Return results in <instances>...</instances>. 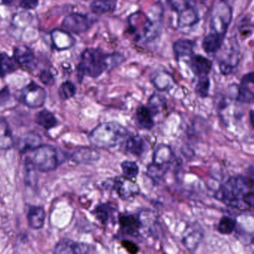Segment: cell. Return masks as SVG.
<instances>
[{
    "label": "cell",
    "instance_id": "cell-30",
    "mask_svg": "<svg viewBox=\"0 0 254 254\" xmlns=\"http://www.w3.org/2000/svg\"><path fill=\"white\" fill-rule=\"evenodd\" d=\"M169 169V167L158 166V165L151 163L147 167L146 174L148 178H151L153 182L155 183V184H159L164 178Z\"/></svg>",
    "mask_w": 254,
    "mask_h": 254
},
{
    "label": "cell",
    "instance_id": "cell-33",
    "mask_svg": "<svg viewBox=\"0 0 254 254\" xmlns=\"http://www.w3.org/2000/svg\"><path fill=\"white\" fill-rule=\"evenodd\" d=\"M236 220L230 216L224 215L218 221L217 230L222 235H230L236 230Z\"/></svg>",
    "mask_w": 254,
    "mask_h": 254
},
{
    "label": "cell",
    "instance_id": "cell-18",
    "mask_svg": "<svg viewBox=\"0 0 254 254\" xmlns=\"http://www.w3.org/2000/svg\"><path fill=\"white\" fill-rule=\"evenodd\" d=\"M100 153L91 147H81L72 154V160L80 164H93L100 159Z\"/></svg>",
    "mask_w": 254,
    "mask_h": 254
},
{
    "label": "cell",
    "instance_id": "cell-3",
    "mask_svg": "<svg viewBox=\"0 0 254 254\" xmlns=\"http://www.w3.org/2000/svg\"><path fill=\"white\" fill-rule=\"evenodd\" d=\"M130 132L125 126L116 122L101 123L89 135L93 146L99 148H111L123 143Z\"/></svg>",
    "mask_w": 254,
    "mask_h": 254
},
{
    "label": "cell",
    "instance_id": "cell-32",
    "mask_svg": "<svg viewBox=\"0 0 254 254\" xmlns=\"http://www.w3.org/2000/svg\"><path fill=\"white\" fill-rule=\"evenodd\" d=\"M148 108L151 111L153 117L163 112L166 108V101L165 98L160 95L153 94L148 100Z\"/></svg>",
    "mask_w": 254,
    "mask_h": 254
},
{
    "label": "cell",
    "instance_id": "cell-6",
    "mask_svg": "<svg viewBox=\"0 0 254 254\" xmlns=\"http://www.w3.org/2000/svg\"><path fill=\"white\" fill-rule=\"evenodd\" d=\"M233 17L231 7L224 1H219L214 5L211 14L209 33L225 38Z\"/></svg>",
    "mask_w": 254,
    "mask_h": 254
},
{
    "label": "cell",
    "instance_id": "cell-29",
    "mask_svg": "<svg viewBox=\"0 0 254 254\" xmlns=\"http://www.w3.org/2000/svg\"><path fill=\"white\" fill-rule=\"evenodd\" d=\"M36 122L39 126L47 130L53 128L57 126L58 121L53 113L47 110H44L37 114Z\"/></svg>",
    "mask_w": 254,
    "mask_h": 254
},
{
    "label": "cell",
    "instance_id": "cell-14",
    "mask_svg": "<svg viewBox=\"0 0 254 254\" xmlns=\"http://www.w3.org/2000/svg\"><path fill=\"white\" fill-rule=\"evenodd\" d=\"M253 85H254V72H251L244 75L243 78H242L240 85L238 87L236 100L241 103H253L254 99Z\"/></svg>",
    "mask_w": 254,
    "mask_h": 254
},
{
    "label": "cell",
    "instance_id": "cell-10",
    "mask_svg": "<svg viewBox=\"0 0 254 254\" xmlns=\"http://www.w3.org/2000/svg\"><path fill=\"white\" fill-rule=\"evenodd\" d=\"M93 20L87 16L72 13L64 19L62 26L71 33L81 34L88 31L93 26Z\"/></svg>",
    "mask_w": 254,
    "mask_h": 254
},
{
    "label": "cell",
    "instance_id": "cell-12",
    "mask_svg": "<svg viewBox=\"0 0 254 254\" xmlns=\"http://www.w3.org/2000/svg\"><path fill=\"white\" fill-rule=\"evenodd\" d=\"M118 222L122 232L126 236L138 237L140 236L141 224L138 215L121 213L118 216Z\"/></svg>",
    "mask_w": 254,
    "mask_h": 254
},
{
    "label": "cell",
    "instance_id": "cell-4",
    "mask_svg": "<svg viewBox=\"0 0 254 254\" xmlns=\"http://www.w3.org/2000/svg\"><path fill=\"white\" fill-rule=\"evenodd\" d=\"M164 8L160 2H156L147 14L141 13V29L136 32L137 40L151 42L160 36L163 27Z\"/></svg>",
    "mask_w": 254,
    "mask_h": 254
},
{
    "label": "cell",
    "instance_id": "cell-17",
    "mask_svg": "<svg viewBox=\"0 0 254 254\" xmlns=\"http://www.w3.org/2000/svg\"><path fill=\"white\" fill-rule=\"evenodd\" d=\"M190 66L193 73L200 78L208 76L212 70V62L203 56L193 54L190 59Z\"/></svg>",
    "mask_w": 254,
    "mask_h": 254
},
{
    "label": "cell",
    "instance_id": "cell-45",
    "mask_svg": "<svg viewBox=\"0 0 254 254\" xmlns=\"http://www.w3.org/2000/svg\"><path fill=\"white\" fill-rule=\"evenodd\" d=\"M14 0H2V2H4L5 4H10L11 3V2H13Z\"/></svg>",
    "mask_w": 254,
    "mask_h": 254
},
{
    "label": "cell",
    "instance_id": "cell-28",
    "mask_svg": "<svg viewBox=\"0 0 254 254\" xmlns=\"http://www.w3.org/2000/svg\"><path fill=\"white\" fill-rule=\"evenodd\" d=\"M114 211V207L110 203H101L95 208L93 213L101 224L105 225L111 219Z\"/></svg>",
    "mask_w": 254,
    "mask_h": 254
},
{
    "label": "cell",
    "instance_id": "cell-15",
    "mask_svg": "<svg viewBox=\"0 0 254 254\" xmlns=\"http://www.w3.org/2000/svg\"><path fill=\"white\" fill-rule=\"evenodd\" d=\"M13 59L20 66L28 69H34L37 64L35 53L26 46H19L16 47L14 50Z\"/></svg>",
    "mask_w": 254,
    "mask_h": 254
},
{
    "label": "cell",
    "instance_id": "cell-34",
    "mask_svg": "<svg viewBox=\"0 0 254 254\" xmlns=\"http://www.w3.org/2000/svg\"><path fill=\"white\" fill-rule=\"evenodd\" d=\"M15 61L5 53L0 54V78L11 73L15 70Z\"/></svg>",
    "mask_w": 254,
    "mask_h": 254
},
{
    "label": "cell",
    "instance_id": "cell-44",
    "mask_svg": "<svg viewBox=\"0 0 254 254\" xmlns=\"http://www.w3.org/2000/svg\"><path fill=\"white\" fill-rule=\"evenodd\" d=\"M253 119H254V111L251 110V112H250V122H251V126H253V124H254Z\"/></svg>",
    "mask_w": 254,
    "mask_h": 254
},
{
    "label": "cell",
    "instance_id": "cell-27",
    "mask_svg": "<svg viewBox=\"0 0 254 254\" xmlns=\"http://www.w3.org/2000/svg\"><path fill=\"white\" fill-rule=\"evenodd\" d=\"M224 41V38L212 33H209L203 39L202 47L207 54H215L221 49Z\"/></svg>",
    "mask_w": 254,
    "mask_h": 254
},
{
    "label": "cell",
    "instance_id": "cell-40",
    "mask_svg": "<svg viewBox=\"0 0 254 254\" xmlns=\"http://www.w3.org/2000/svg\"><path fill=\"white\" fill-rule=\"evenodd\" d=\"M121 245L123 248L130 254H137L139 251V248L138 245L132 241L126 240H126L122 241Z\"/></svg>",
    "mask_w": 254,
    "mask_h": 254
},
{
    "label": "cell",
    "instance_id": "cell-21",
    "mask_svg": "<svg viewBox=\"0 0 254 254\" xmlns=\"http://www.w3.org/2000/svg\"><path fill=\"white\" fill-rule=\"evenodd\" d=\"M135 119L139 127L144 130H151L154 127V117L148 106L138 107L135 112Z\"/></svg>",
    "mask_w": 254,
    "mask_h": 254
},
{
    "label": "cell",
    "instance_id": "cell-42",
    "mask_svg": "<svg viewBox=\"0 0 254 254\" xmlns=\"http://www.w3.org/2000/svg\"><path fill=\"white\" fill-rule=\"evenodd\" d=\"M39 0H22L20 6L27 10H34L38 8Z\"/></svg>",
    "mask_w": 254,
    "mask_h": 254
},
{
    "label": "cell",
    "instance_id": "cell-38",
    "mask_svg": "<svg viewBox=\"0 0 254 254\" xmlns=\"http://www.w3.org/2000/svg\"><path fill=\"white\" fill-rule=\"evenodd\" d=\"M76 88L70 81L64 82L59 88V96L63 100H67L75 96Z\"/></svg>",
    "mask_w": 254,
    "mask_h": 254
},
{
    "label": "cell",
    "instance_id": "cell-20",
    "mask_svg": "<svg viewBox=\"0 0 254 254\" xmlns=\"http://www.w3.org/2000/svg\"><path fill=\"white\" fill-rule=\"evenodd\" d=\"M42 143V138L35 132L25 133L19 139L18 149L20 152L26 153L38 148Z\"/></svg>",
    "mask_w": 254,
    "mask_h": 254
},
{
    "label": "cell",
    "instance_id": "cell-8",
    "mask_svg": "<svg viewBox=\"0 0 254 254\" xmlns=\"http://www.w3.org/2000/svg\"><path fill=\"white\" fill-rule=\"evenodd\" d=\"M112 187L120 198L125 201H132L140 192L138 184L124 176L116 177Z\"/></svg>",
    "mask_w": 254,
    "mask_h": 254
},
{
    "label": "cell",
    "instance_id": "cell-7",
    "mask_svg": "<svg viewBox=\"0 0 254 254\" xmlns=\"http://www.w3.org/2000/svg\"><path fill=\"white\" fill-rule=\"evenodd\" d=\"M32 151V157L29 159L35 169L41 172H51L56 170L59 166V155L54 147L41 145Z\"/></svg>",
    "mask_w": 254,
    "mask_h": 254
},
{
    "label": "cell",
    "instance_id": "cell-11",
    "mask_svg": "<svg viewBox=\"0 0 254 254\" xmlns=\"http://www.w3.org/2000/svg\"><path fill=\"white\" fill-rule=\"evenodd\" d=\"M138 217L141 224L140 233L142 231L143 233H146L147 236L158 238L160 225L155 213L152 211L145 209L139 212Z\"/></svg>",
    "mask_w": 254,
    "mask_h": 254
},
{
    "label": "cell",
    "instance_id": "cell-37",
    "mask_svg": "<svg viewBox=\"0 0 254 254\" xmlns=\"http://www.w3.org/2000/svg\"><path fill=\"white\" fill-rule=\"evenodd\" d=\"M210 84V80L208 76L200 77L196 84V93L202 99L207 97L209 96Z\"/></svg>",
    "mask_w": 254,
    "mask_h": 254
},
{
    "label": "cell",
    "instance_id": "cell-5",
    "mask_svg": "<svg viewBox=\"0 0 254 254\" xmlns=\"http://www.w3.org/2000/svg\"><path fill=\"white\" fill-rule=\"evenodd\" d=\"M167 4L178 14L179 29L192 27L200 20L198 11L191 0H167Z\"/></svg>",
    "mask_w": 254,
    "mask_h": 254
},
{
    "label": "cell",
    "instance_id": "cell-2",
    "mask_svg": "<svg viewBox=\"0 0 254 254\" xmlns=\"http://www.w3.org/2000/svg\"><path fill=\"white\" fill-rule=\"evenodd\" d=\"M124 61V56L120 53L105 54L98 49H87L81 54V62L77 66L78 80L81 82L86 75L98 78L105 71L120 66Z\"/></svg>",
    "mask_w": 254,
    "mask_h": 254
},
{
    "label": "cell",
    "instance_id": "cell-23",
    "mask_svg": "<svg viewBox=\"0 0 254 254\" xmlns=\"http://www.w3.org/2000/svg\"><path fill=\"white\" fill-rule=\"evenodd\" d=\"M194 42L188 39H181L174 44L173 50L176 59L191 56L194 53Z\"/></svg>",
    "mask_w": 254,
    "mask_h": 254
},
{
    "label": "cell",
    "instance_id": "cell-26",
    "mask_svg": "<svg viewBox=\"0 0 254 254\" xmlns=\"http://www.w3.org/2000/svg\"><path fill=\"white\" fill-rule=\"evenodd\" d=\"M12 133L8 123L4 119L0 118V149L8 150L12 148Z\"/></svg>",
    "mask_w": 254,
    "mask_h": 254
},
{
    "label": "cell",
    "instance_id": "cell-35",
    "mask_svg": "<svg viewBox=\"0 0 254 254\" xmlns=\"http://www.w3.org/2000/svg\"><path fill=\"white\" fill-rule=\"evenodd\" d=\"M122 171H123V176L128 179L135 181L139 174V167L136 162L131 161V160H125L122 162L121 165Z\"/></svg>",
    "mask_w": 254,
    "mask_h": 254
},
{
    "label": "cell",
    "instance_id": "cell-13",
    "mask_svg": "<svg viewBox=\"0 0 254 254\" xmlns=\"http://www.w3.org/2000/svg\"><path fill=\"white\" fill-rule=\"evenodd\" d=\"M93 247L88 244L77 243L69 239H63L55 248L56 254H89L93 251Z\"/></svg>",
    "mask_w": 254,
    "mask_h": 254
},
{
    "label": "cell",
    "instance_id": "cell-1",
    "mask_svg": "<svg viewBox=\"0 0 254 254\" xmlns=\"http://www.w3.org/2000/svg\"><path fill=\"white\" fill-rule=\"evenodd\" d=\"M215 197L227 206L239 210L252 209L254 204L253 178L243 175L230 177L220 186Z\"/></svg>",
    "mask_w": 254,
    "mask_h": 254
},
{
    "label": "cell",
    "instance_id": "cell-16",
    "mask_svg": "<svg viewBox=\"0 0 254 254\" xmlns=\"http://www.w3.org/2000/svg\"><path fill=\"white\" fill-rule=\"evenodd\" d=\"M124 142L126 151L135 157H142L148 148L146 141L139 134H129Z\"/></svg>",
    "mask_w": 254,
    "mask_h": 254
},
{
    "label": "cell",
    "instance_id": "cell-41",
    "mask_svg": "<svg viewBox=\"0 0 254 254\" xmlns=\"http://www.w3.org/2000/svg\"><path fill=\"white\" fill-rule=\"evenodd\" d=\"M40 80L41 82L44 83L45 85L52 86L54 84L55 78L51 73L48 71L43 70L41 71L39 75Z\"/></svg>",
    "mask_w": 254,
    "mask_h": 254
},
{
    "label": "cell",
    "instance_id": "cell-36",
    "mask_svg": "<svg viewBox=\"0 0 254 254\" xmlns=\"http://www.w3.org/2000/svg\"><path fill=\"white\" fill-rule=\"evenodd\" d=\"M172 79L170 75L166 72H160L152 78V83L155 86L156 88L159 90L164 91L169 89L172 86Z\"/></svg>",
    "mask_w": 254,
    "mask_h": 254
},
{
    "label": "cell",
    "instance_id": "cell-43",
    "mask_svg": "<svg viewBox=\"0 0 254 254\" xmlns=\"http://www.w3.org/2000/svg\"><path fill=\"white\" fill-rule=\"evenodd\" d=\"M10 97L9 90L8 87H5L0 91V105L5 103Z\"/></svg>",
    "mask_w": 254,
    "mask_h": 254
},
{
    "label": "cell",
    "instance_id": "cell-19",
    "mask_svg": "<svg viewBox=\"0 0 254 254\" xmlns=\"http://www.w3.org/2000/svg\"><path fill=\"white\" fill-rule=\"evenodd\" d=\"M175 156L172 148L166 144H160L157 147L153 154L152 163L158 166L170 168Z\"/></svg>",
    "mask_w": 254,
    "mask_h": 254
},
{
    "label": "cell",
    "instance_id": "cell-9",
    "mask_svg": "<svg viewBox=\"0 0 254 254\" xmlns=\"http://www.w3.org/2000/svg\"><path fill=\"white\" fill-rule=\"evenodd\" d=\"M47 95V92L42 87L35 82H31L22 90L21 97L26 106L38 108L44 105Z\"/></svg>",
    "mask_w": 254,
    "mask_h": 254
},
{
    "label": "cell",
    "instance_id": "cell-31",
    "mask_svg": "<svg viewBox=\"0 0 254 254\" xmlns=\"http://www.w3.org/2000/svg\"><path fill=\"white\" fill-rule=\"evenodd\" d=\"M115 8L113 0H95L90 4V9L96 14H105L111 12Z\"/></svg>",
    "mask_w": 254,
    "mask_h": 254
},
{
    "label": "cell",
    "instance_id": "cell-25",
    "mask_svg": "<svg viewBox=\"0 0 254 254\" xmlns=\"http://www.w3.org/2000/svg\"><path fill=\"white\" fill-rule=\"evenodd\" d=\"M203 238V232L200 230H191L184 235L182 239V243L187 250L194 252L198 248Z\"/></svg>",
    "mask_w": 254,
    "mask_h": 254
},
{
    "label": "cell",
    "instance_id": "cell-24",
    "mask_svg": "<svg viewBox=\"0 0 254 254\" xmlns=\"http://www.w3.org/2000/svg\"><path fill=\"white\" fill-rule=\"evenodd\" d=\"M52 39L55 47L59 50H68L74 45L73 38L68 32L54 30L52 33Z\"/></svg>",
    "mask_w": 254,
    "mask_h": 254
},
{
    "label": "cell",
    "instance_id": "cell-39",
    "mask_svg": "<svg viewBox=\"0 0 254 254\" xmlns=\"http://www.w3.org/2000/svg\"><path fill=\"white\" fill-rule=\"evenodd\" d=\"M35 169L32 162L29 158L26 160V175H25V182L29 186L34 185L36 184V173Z\"/></svg>",
    "mask_w": 254,
    "mask_h": 254
},
{
    "label": "cell",
    "instance_id": "cell-22",
    "mask_svg": "<svg viewBox=\"0 0 254 254\" xmlns=\"http://www.w3.org/2000/svg\"><path fill=\"white\" fill-rule=\"evenodd\" d=\"M27 218L29 226L32 229L38 230L42 228L45 221V210L41 206H32L29 209Z\"/></svg>",
    "mask_w": 254,
    "mask_h": 254
}]
</instances>
